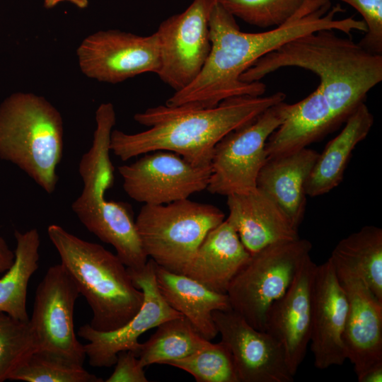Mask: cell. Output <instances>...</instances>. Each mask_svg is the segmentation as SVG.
Segmentation results:
<instances>
[{
    "label": "cell",
    "mask_w": 382,
    "mask_h": 382,
    "mask_svg": "<svg viewBox=\"0 0 382 382\" xmlns=\"http://www.w3.org/2000/svg\"><path fill=\"white\" fill-rule=\"evenodd\" d=\"M359 382H381L382 363L369 369L359 380Z\"/></svg>",
    "instance_id": "obj_34"
},
{
    "label": "cell",
    "mask_w": 382,
    "mask_h": 382,
    "mask_svg": "<svg viewBox=\"0 0 382 382\" xmlns=\"http://www.w3.org/2000/svg\"><path fill=\"white\" fill-rule=\"evenodd\" d=\"M333 265L361 279L382 301V229L365 226L340 240L330 257Z\"/></svg>",
    "instance_id": "obj_24"
},
{
    "label": "cell",
    "mask_w": 382,
    "mask_h": 382,
    "mask_svg": "<svg viewBox=\"0 0 382 382\" xmlns=\"http://www.w3.org/2000/svg\"><path fill=\"white\" fill-rule=\"evenodd\" d=\"M311 249L309 241L299 238L251 255L228 288L231 309L253 328L265 331L270 308L289 288Z\"/></svg>",
    "instance_id": "obj_8"
},
{
    "label": "cell",
    "mask_w": 382,
    "mask_h": 382,
    "mask_svg": "<svg viewBox=\"0 0 382 382\" xmlns=\"http://www.w3.org/2000/svg\"><path fill=\"white\" fill-rule=\"evenodd\" d=\"M63 1H69L79 8H85L88 5V0H44V6L47 8H51Z\"/></svg>",
    "instance_id": "obj_35"
},
{
    "label": "cell",
    "mask_w": 382,
    "mask_h": 382,
    "mask_svg": "<svg viewBox=\"0 0 382 382\" xmlns=\"http://www.w3.org/2000/svg\"><path fill=\"white\" fill-rule=\"evenodd\" d=\"M286 98L283 92L267 96H242L204 109L152 107L134 115L149 129L135 134L112 130L110 151L122 161L158 150L169 151L197 166L211 164L216 144L228 133L250 122Z\"/></svg>",
    "instance_id": "obj_2"
},
{
    "label": "cell",
    "mask_w": 382,
    "mask_h": 382,
    "mask_svg": "<svg viewBox=\"0 0 382 382\" xmlns=\"http://www.w3.org/2000/svg\"><path fill=\"white\" fill-rule=\"evenodd\" d=\"M224 220L218 207L187 198L144 204L135 224L147 257L170 272L183 274L207 234Z\"/></svg>",
    "instance_id": "obj_7"
},
{
    "label": "cell",
    "mask_w": 382,
    "mask_h": 382,
    "mask_svg": "<svg viewBox=\"0 0 382 382\" xmlns=\"http://www.w3.org/2000/svg\"><path fill=\"white\" fill-rule=\"evenodd\" d=\"M15 253L5 239L0 236V273H4L13 263Z\"/></svg>",
    "instance_id": "obj_33"
},
{
    "label": "cell",
    "mask_w": 382,
    "mask_h": 382,
    "mask_svg": "<svg viewBox=\"0 0 382 382\" xmlns=\"http://www.w3.org/2000/svg\"><path fill=\"white\" fill-rule=\"evenodd\" d=\"M9 380L26 382H102L83 366L47 353L34 351L11 374Z\"/></svg>",
    "instance_id": "obj_28"
},
{
    "label": "cell",
    "mask_w": 382,
    "mask_h": 382,
    "mask_svg": "<svg viewBox=\"0 0 382 382\" xmlns=\"http://www.w3.org/2000/svg\"><path fill=\"white\" fill-rule=\"evenodd\" d=\"M47 234L61 264L91 307L93 315L88 325L93 330H117L137 313L144 293L134 284L127 267L117 255L57 224L48 226Z\"/></svg>",
    "instance_id": "obj_4"
},
{
    "label": "cell",
    "mask_w": 382,
    "mask_h": 382,
    "mask_svg": "<svg viewBox=\"0 0 382 382\" xmlns=\"http://www.w3.org/2000/svg\"><path fill=\"white\" fill-rule=\"evenodd\" d=\"M318 155L304 148L267 158L257 178V187L279 207L297 230L306 211V183Z\"/></svg>",
    "instance_id": "obj_20"
},
{
    "label": "cell",
    "mask_w": 382,
    "mask_h": 382,
    "mask_svg": "<svg viewBox=\"0 0 382 382\" xmlns=\"http://www.w3.org/2000/svg\"><path fill=\"white\" fill-rule=\"evenodd\" d=\"M334 267L348 301L343 333L347 358L359 380L369 369L382 363V301L357 275L344 267Z\"/></svg>",
    "instance_id": "obj_17"
},
{
    "label": "cell",
    "mask_w": 382,
    "mask_h": 382,
    "mask_svg": "<svg viewBox=\"0 0 382 382\" xmlns=\"http://www.w3.org/2000/svg\"><path fill=\"white\" fill-rule=\"evenodd\" d=\"M155 277L166 302L186 317L205 339L211 341L219 334L212 313L231 309L226 294L213 291L191 277L170 272L156 262Z\"/></svg>",
    "instance_id": "obj_22"
},
{
    "label": "cell",
    "mask_w": 382,
    "mask_h": 382,
    "mask_svg": "<svg viewBox=\"0 0 382 382\" xmlns=\"http://www.w3.org/2000/svg\"><path fill=\"white\" fill-rule=\"evenodd\" d=\"M60 112L31 93H15L0 105V158L25 172L48 194L54 192L64 147Z\"/></svg>",
    "instance_id": "obj_6"
},
{
    "label": "cell",
    "mask_w": 382,
    "mask_h": 382,
    "mask_svg": "<svg viewBox=\"0 0 382 382\" xmlns=\"http://www.w3.org/2000/svg\"><path fill=\"white\" fill-rule=\"evenodd\" d=\"M250 257L225 219L207 234L183 274L213 291L226 294L230 283Z\"/></svg>",
    "instance_id": "obj_21"
},
{
    "label": "cell",
    "mask_w": 382,
    "mask_h": 382,
    "mask_svg": "<svg viewBox=\"0 0 382 382\" xmlns=\"http://www.w3.org/2000/svg\"><path fill=\"white\" fill-rule=\"evenodd\" d=\"M374 125V116L364 103L345 121V126L319 154L306 181V195L317 197L329 192L342 180L356 146L363 141Z\"/></svg>",
    "instance_id": "obj_23"
},
{
    "label": "cell",
    "mask_w": 382,
    "mask_h": 382,
    "mask_svg": "<svg viewBox=\"0 0 382 382\" xmlns=\"http://www.w3.org/2000/svg\"><path fill=\"white\" fill-rule=\"evenodd\" d=\"M308 0H216L235 18L262 28L290 19Z\"/></svg>",
    "instance_id": "obj_30"
},
{
    "label": "cell",
    "mask_w": 382,
    "mask_h": 382,
    "mask_svg": "<svg viewBox=\"0 0 382 382\" xmlns=\"http://www.w3.org/2000/svg\"><path fill=\"white\" fill-rule=\"evenodd\" d=\"M127 269L134 284L144 293V301L137 313L125 325L113 331H97L88 324L81 326L78 330V335L88 341L83 346L89 364L93 367H111L121 351L132 350L137 355L141 347L138 342L140 335L167 320L183 316L161 294L152 259L141 270Z\"/></svg>",
    "instance_id": "obj_14"
},
{
    "label": "cell",
    "mask_w": 382,
    "mask_h": 382,
    "mask_svg": "<svg viewBox=\"0 0 382 382\" xmlns=\"http://www.w3.org/2000/svg\"><path fill=\"white\" fill-rule=\"evenodd\" d=\"M115 368L106 382H148L144 367L132 350L117 353Z\"/></svg>",
    "instance_id": "obj_32"
},
{
    "label": "cell",
    "mask_w": 382,
    "mask_h": 382,
    "mask_svg": "<svg viewBox=\"0 0 382 382\" xmlns=\"http://www.w3.org/2000/svg\"><path fill=\"white\" fill-rule=\"evenodd\" d=\"M166 364L189 373L197 382H239L232 355L221 342H210L186 357Z\"/></svg>",
    "instance_id": "obj_27"
},
{
    "label": "cell",
    "mask_w": 382,
    "mask_h": 382,
    "mask_svg": "<svg viewBox=\"0 0 382 382\" xmlns=\"http://www.w3.org/2000/svg\"><path fill=\"white\" fill-rule=\"evenodd\" d=\"M348 301L329 257L317 265L313 294L311 349L318 369L343 364L347 352L343 333Z\"/></svg>",
    "instance_id": "obj_18"
},
{
    "label": "cell",
    "mask_w": 382,
    "mask_h": 382,
    "mask_svg": "<svg viewBox=\"0 0 382 382\" xmlns=\"http://www.w3.org/2000/svg\"><path fill=\"white\" fill-rule=\"evenodd\" d=\"M211 342L205 339L185 316L167 320L141 347L137 357L143 367L186 357Z\"/></svg>",
    "instance_id": "obj_26"
},
{
    "label": "cell",
    "mask_w": 382,
    "mask_h": 382,
    "mask_svg": "<svg viewBox=\"0 0 382 382\" xmlns=\"http://www.w3.org/2000/svg\"><path fill=\"white\" fill-rule=\"evenodd\" d=\"M80 294L78 287L60 263L48 268L39 283L30 319L37 349L69 363L83 366L84 346L76 335L74 311Z\"/></svg>",
    "instance_id": "obj_11"
},
{
    "label": "cell",
    "mask_w": 382,
    "mask_h": 382,
    "mask_svg": "<svg viewBox=\"0 0 382 382\" xmlns=\"http://www.w3.org/2000/svg\"><path fill=\"white\" fill-rule=\"evenodd\" d=\"M362 16L367 30L358 42L367 51L382 54V0H340Z\"/></svg>",
    "instance_id": "obj_31"
},
{
    "label": "cell",
    "mask_w": 382,
    "mask_h": 382,
    "mask_svg": "<svg viewBox=\"0 0 382 382\" xmlns=\"http://www.w3.org/2000/svg\"><path fill=\"white\" fill-rule=\"evenodd\" d=\"M344 11L340 4L330 9V0H308L286 23L261 33L241 30L235 17L217 1L209 16L212 44L209 57L198 76L166 102L170 107L210 108L221 101L242 96H261L266 85L240 80L241 74L260 58L288 42L320 30H335L349 35L366 32L364 21L353 16L336 19Z\"/></svg>",
    "instance_id": "obj_1"
},
{
    "label": "cell",
    "mask_w": 382,
    "mask_h": 382,
    "mask_svg": "<svg viewBox=\"0 0 382 382\" xmlns=\"http://www.w3.org/2000/svg\"><path fill=\"white\" fill-rule=\"evenodd\" d=\"M118 171L130 198L144 204H166L206 190L212 167L194 165L176 153L158 150L119 166Z\"/></svg>",
    "instance_id": "obj_12"
},
{
    "label": "cell",
    "mask_w": 382,
    "mask_h": 382,
    "mask_svg": "<svg viewBox=\"0 0 382 382\" xmlns=\"http://www.w3.org/2000/svg\"><path fill=\"white\" fill-rule=\"evenodd\" d=\"M288 105L282 101L268 108L216 144L207 191L228 196L257 187L258 173L267 160L266 142L285 120Z\"/></svg>",
    "instance_id": "obj_9"
},
{
    "label": "cell",
    "mask_w": 382,
    "mask_h": 382,
    "mask_svg": "<svg viewBox=\"0 0 382 382\" xmlns=\"http://www.w3.org/2000/svg\"><path fill=\"white\" fill-rule=\"evenodd\" d=\"M335 31L320 30L288 42L260 58L240 80L260 81L284 67L311 71L320 79L312 93L329 107L340 125L382 81V54L371 53Z\"/></svg>",
    "instance_id": "obj_3"
},
{
    "label": "cell",
    "mask_w": 382,
    "mask_h": 382,
    "mask_svg": "<svg viewBox=\"0 0 382 382\" xmlns=\"http://www.w3.org/2000/svg\"><path fill=\"white\" fill-rule=\"evenodd\" d=\"M226 197L229 214L226 220L251 255L269 245L300 238L279 207L257 187Z\"/></svg>",
    "instance_id": "obj_19"
},
{
    "label": "cell",
    "mask_w": 382,
    "mask_h": 382,
    "mask_svg": "<svg viewBox=\"0 0 382 382\" xmlns=\"http://www.w3.org/2000/svg\"><path fill=\"white\" fill-rule=\"evenodd\" d=\"M216 0H193L182 13L163 21L157 30L159 79L175 92L200 74L211 51L209 16Z\"/></svg>",
    "instance_id": "obj_10"
},
{
    "label": "cell",
    "mask_w": 382,
    "mask_h": 382,
    "mask_svg": "<svg viewBox=\"0 0 382 382\" xmlns=\"http://www.w3.org/2000/svg\"><path fill=\"white\" fill-rule=\"evenodd\" d=\"M14 236V261L0 278V311L28 321L27 290L29 280L39 266L40 235L36 228H32L23 233L16 230Z\"/></svg>",
    "instance_id": "obj_25"
},
{
    "label": "cell",
    "mask_w": 382,
    "mask_h": 382,
    "mask_svg": "<svg viewBox=\"0 0 382 382\" xmlns=\"http://www.w3.org/2000/svg\"><path fill=\"white\" fill-rule=\"evenodd\" d=\"M76 54L86 76L110 83L144 73L156 74L160 67L156 33L141 36L119 30H100L86 37Z\"/></svg>",
    "instance_id": "obj_13"
},
{
    "label": "cell",
    "mask_w": 382,
    "mask_h": 382,
    "mask_svg": "<svg viewBox=\"0 0 382 382\" xmlns=\"http://www.w3.org/2000/svg\"><path fill=\"white\" fill-rule=\"evenodd\" d=\"M317 265L307 257L284 294L270 308L265 331L282 346L294 376L310 343L313 286Z\"/></svg>",
    "instance_id": "obj_16"
},
{
    "label": "cell",
    "mask_w": 382,
    "mask_h": 382,
    "mask_svg": "<svg viewBox=\"0 0 382 382\" xmlns=\"http://www.w3.org/2000/svg\"><path fill=\"white\" fill-rule=\"evenodd\" d=\"M212 317L239 382L294 381L282 346L267 332L253 328L232 309L214 311Z\"/></svg>",
    "instance_id": "obj_15"
},
{
    "label": "cell",
    "mask_w": 382,
    "mask_h": 382,
    "mask_svg": "<svg viewBox=\"0 0 382 382\" xmlns=\"http://www.w3.org/2000/svg\"><path fill=\"white\" fill-rule=\"evenodd\" d=\"M96 121L91 146L82 156L79 166L83 187L71 209L91 233L113 246L127 268L139 270L146 265L148 257L143 250L131 207L123 202L109 201L105 197L114 181L110 140L115 120L102 113L96 117Z\"/></svg>",
    "instance_id": "obj_5"
},
{
    "label": "cell",
    "mask_w": 382,
    "mask_h": 382,
    "mask_svg": "<svg viewBox=\"0 0 382 382\" xmlns=\"http://www.w3.org/2000/svg\"><path fill=\"white\" fill-rule=\"evenodd\" d=\"M36 349V337L30 320H18L0 311V382L9 380Z\"/></svg>",
    "instance_id": "obj_29"
}]
</instances>
